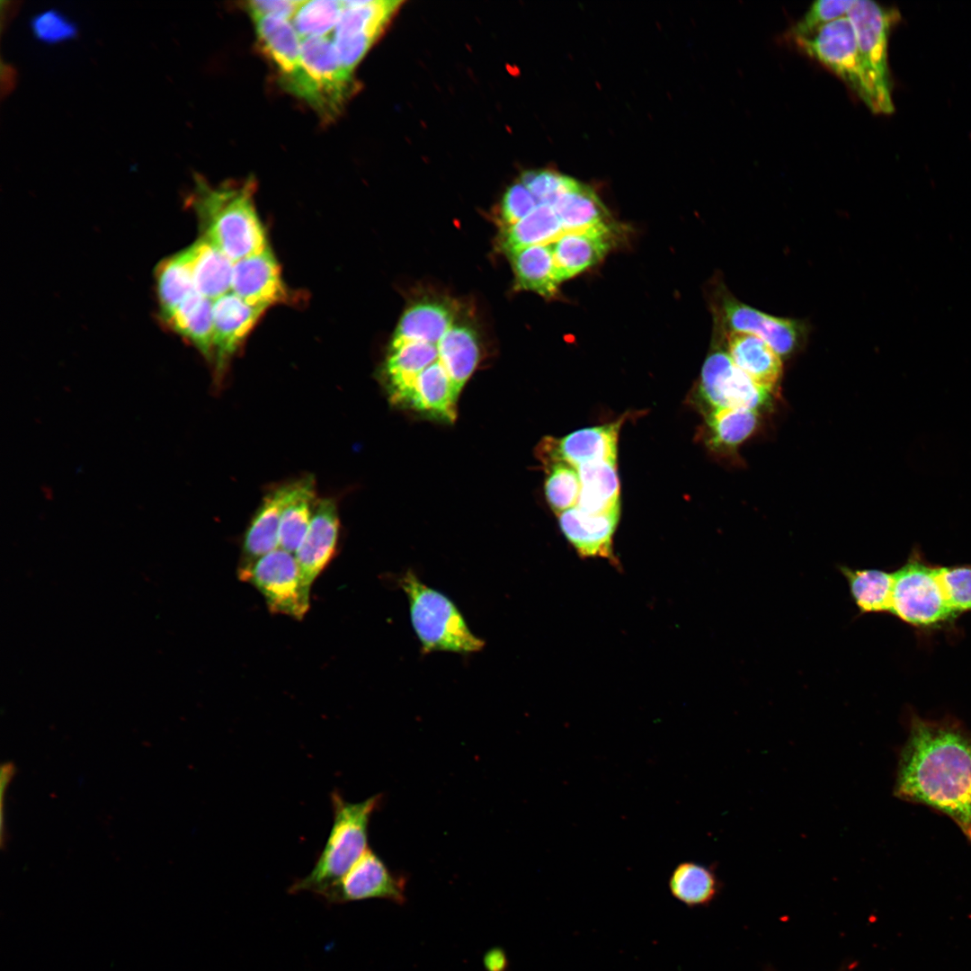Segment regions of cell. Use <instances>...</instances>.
Returning <instances> with one entry per match:
<instances>
[{
    "label": "cell",
    "mask_w": 971,
    "mask_h": 971,
    "mask_svg": "<svg viewBox=\"0 0 971 971\" xmlns=\"http://www.w3.org/2000/svg\"><path fill=\"white\" fill-rule=\"evenodd\" d=\"M894 795L949 816L971 842V731L950 717L912 713Z\"/></svg>",
    "instance_id": "obj_1"
},
{
    "label": "cell",
    "mask_w": 971,
    "mask_h": 971,
    "mask_svg": "<svg viewBox=\"0 0 971 971\" xmlns=\"http://www.w3.org/2000/svg\"><path fill=\"white\" fill-rule=\"evenodd\" d=\"M195 183L191 202L203 238L234 263L268 247L265 229L254 206L251 180L214 187L197 176Z\"/></svg>",
    "instance_id": "obj_2"
},
{
    "label": "cell",
    "mask_w": 971,
    "mask_h": 971,
    "mask_svg": "<svg viewBox=\"0 0 971 971\" xmlns=\"http://www.w3.org/2000/svg\"><path fill=\"white\" fill-rule=\"evenodd\" d=\"M381 799L379 794L350 803L338 791L331 793L333 824L325 844L311 871L296 880L290 893L311 892L322 897L340 881L369 849V823Z\"/></svg>",
    "instance_id": "obj_3"
},
{
    "label": "cell",
    "mask_w": 971,
    "mask_h": 971,
    "mask_svg": "<svg viewBox=\"0 0 971 971\" xmlns=\"http://www.w3.org/2000/svg\"><path fill=\"white\" fill-rule=\"evenodd\" d=\"M397 583L408 599L412 625L423 654L447 651L466 655L484 647V640L472 633L453 601L423 583L414 571H405Z\"/></svg>",
    "instance_id": "obj_4"
},
{
    "label": "cell",
    "mask_w": 971,
    "mask_h": 971,
    "mask_svg": "<svg viewBox=\"0 0 971 971\" xmlns=\"http://www.w3.org/2000/svg\"><path fill=\"white\" fill-rule=\"evenodd\" d=\"M793 41L806 55L839 76L871 112L884 114L847 15L825 24L806 38Z\"/></svg>",
    "instance_id": "obj_5"
},
{
    "label": "cell",
    "mask_w": 971,
    "mask_h": 971,
    "mask_svg": "<svg viewBox=\"0 0 971 971\" xmlns=\"http://www.w3.org/2000/svg\"><path fill=\"white\" fill-rule=\"evenodd\" d=\"M890 613L922 629L941 628L958 617L944 597L936 566L930 565L916 548L894 572Z\"/></svg>",
    "instance_id": "obj_6"
},
{
    "label": "cell",
    "mask_w": 971,
    "mask_h": 971,
    "mask_svg": "<svg viewBox=\"0 0 971 971\" xmlns=\"http://www.w3.org/2000/svg\"><path fill=\"white\" fill-rule=\"evenodd\" d=\"M856 36L860 57L877 91L884 114L894 112L887 47L899 13L870 0H855L847 13Z\"/></svg>",
    "instance_id": "obj_7"
},
{
    "label": "cell",
    "mask_w": 971,
    "mask_h": 971,
    "mask_svg": "<svg viewBox=\"0 0 971 971\" xmlns=\"http://www.w3.org/2000/svg\"><path fill=\"white\" fill-rule=\"evenodd\" d=\"M238 578L253 584L273 613L301 619L309 609L310 587L304 582L293 554L277 548L262 557Z\"/></svg>",
    "instance_id": "obj_8"
},
{
    "label": "cell",
    "mask_w": 971,
    "mask_h": 971,
    "mask_svg": "<svg viewBox=\"0 0 971 971\" xmlns=\"http://www.w3.org/2000/svg\"><path fill=\"white\" fill-rule=\"evenodd\" d=\"M258 42L286 90L306 102L318 113L320 103L305 69L301 39L289 20L252 15Z\"/></svg>",
    "instance_id": "obj_9"
},
{
    "label": "cell",
    "mask_w": 971,
    "mask_h": 971,
    "mask_svg": "<svg viewBox=\"0 0 971 971\" xmlns=\"http://www.w3.org/2000/svg\"><path fill=\"white\" fill-rule=\"evenodd\" d=\"M698 392L709 411L741 408L759 412L769 405L773 396L738 369L722 349L713 351L706 358Z\"/></svg>",
    "instance_id": "obj_10"
},
{
    "label": "cell",
    "mask_w": 971,
    "mask_h": 971,
    "mask_svg": "<svg viewBox=\"0 0 971 971\" xmlns=\"http://www.w3.org/2000/svg\"><path fill=\"white\" fill-rule=\"evenodd\" d=\"M406 880L391 872L384 861L368 849L348 872L323 896L329 904L379 898L402 904Z\"/></svg>",
    "instance_id": "obj_11"
},
{
    "label": "cell",
    "mask_w": 971,
    "mask_h": 971,
    "mask_svg": "<svg viewBox=\"0 0 971 971\" xmlns=\"http://www.w3.org/2000/svg\"><path fill=\"white\" fill-rule=\"evenodd\" d=\"M305 69L317 94L324 117L337 115L352 86V76L343 67L329 37L301 39Z\"/></svg>",
    "instance_id": "obj_12"
},
{
    "label": "cell",
    "mask_w": 971,
    "mask_h": 971,
    "mask_svg": "<svg viewBox=\"0 0 971 971\" xmlns=\"http://www.w3.org/2000/svg\"><path fill=\"white\" fill-rule=\"evenodd\" d=\"M621 424L622 420H619L577 430L560 439L547 437L539 445V457L546 468L559 462L578 468L589 462L616 460Z\"/></svg>",
    "instance_id": "obj_13"
},
{
    "label": "cell",
    "mask_w": 971,
    "mask_h": 971,
    "mask_svg": "<svg viewBox=\"0 0 971 971\" xmlns=\"http://www.w3.org/2000/svg\"><path fill=\"white\" fill-rule=\"evenodd\" d=\"M723 320L730 332L754 334L765 341L780 357L790 356L799 347L805 327L798 321L778 317L752 307L732 296L723 299Z\"/></svg>",
    "instance_id": "obj_14"
},
{
    "label": "cell",
    "mask_w": 971,
    "mask_h": 971,
    "mask_svg": "<svg viewBox=\"0 0 971 971\" xmlns=\"http://www.w3.org/2000/svg\"><path fill=\"white\" fill-rule=\"evenodd\" d=\"M231 292L263 309L287 300L281 268L269 246L234 263Z\"/></svg>",
    "instance_id": "obj_15"
},
{
    "label": "cell",
    "mask_w": 971,
    "mask_h": 971,
    "mask_svg": "<svg viewBox=\"0 0 971 971\" xmlns=\"http://www.w3.org/2000/svg\"><path fill=\"white\" fill-rule=\"evenodd\" d=\"M339 528L336 502L333 498L318 500L307 534L294 554L307 586L311 587L334 556Z\"/></svg>",
    "instance_id": "obj_16"
},
{
    "label": "cell",
    "mask_w": 971,
    "mask_h": 971,
    "mask_svg": "<svg viewBox=\"0 0 971 971\" xmlns=\"http://www.w3.org/2000/svg\"><path fill=\"white\" fill-rule=\"evenodd\" d=\"M557 517L563 534L581 557L604 558L617 563L613 552V535L619 519V509L589 513L575 506Z\"/></svg>",
    "instance_id": "obj_17"
},
{
    "label": "cell",
    "mask_w": 971,
    "mask_h": 971,
    "mask_svg": "<svg viewBox=\"0 0 971 971\" xmlns=\"http://www.w3.org/2000/svg\"><path fill=\"white\" fill-rule=\"evenodd\" d=\"M265 309L251 306L233 292L213 301V356L221 370Z\"/></svg>",
    "instance_id": "obj_18"
},
{
    "label": "cell",
    "mask_w": 971,
    "mask_h": 971,
    "mask_svg": "<svg viewBox=\"0 0 971 971\" xmlns=\"http://www.w3.org/2000/svg\"><path fill=\"white\" fill-rule=\"evenodd\" d=\"M612 244L610 223L565 232L552 243L560 283L600 263Z\"/></svg>",
    "instance_id": "obj_19"
},
{
    "label": "cell",
    "mask_w": 971,
    "mask_h": 971,
    "mask_svg": "<svg viewBox=\"0 0 971 971\" xmlns=\"http://www.w3.org/2000/svg\"><path fill=\"white\" fill-rule=\"evenodd\" d=\"M727 353L735 365L756 384L776 395L783 374L781 357L760 337L730 332Z\"/></svg>",
    "instance_id": "obj_20"
},
{
    "label": "cell",
    "mask_w": 971,
    "mask_h": 971,
    "mask_svg": "<svg viewBox=\"0 0 971 971\" xmlns=\"http://www.w3.org/2000/svg\"><path fill=\"white\" fill-rule=\"evenodd\" d=\"M288 487V484L281 485L263 497L246 529L237 571L248 568L262 557L279 548L280 522Z\"/></svg>",
    "instance_id": "obj_21"
},
{
    "label": "cell",
    "mask_w": 971,
    "mask_h": 971,
    "mask_svg": "<svg viewBox=\"0 0 971 971\" xmlns=\"http://www.w3.org/2000/svg\"><path fill=\"white\" fill-rule=\"evenodd\" d=\"M288 486L280 522L279 548L295 554L307 534L318 500L312 477L307 476Z\"/></svg>",
    "instance_id": "obj_22"
},
{
    "label": "cell",
    "mask_w": 971,
    "mask_h": 971,
    "mask_svg": "<svg viewBox=\"0 0 971 971\" xmlns=\"http://www.w3.org/2000/svg\"><path fill=\"white\" fill-rule=\"evenodd\" d=\"M439 360L437 345L409 342L390 348L385 366L390 401L400 405L416 377Z\"/></svg>",
    "instance_id": "obj_23"
},
{
    "label": "cell",
    "mask_w": 971,
    "mask_h": 971,
    "mask_svg": "<svg viewBox=\"0 0 971 971\" xmlns=\"http://www.w3.org/2000/svg\"><path fill=\"white\" fill-rule=\"evenodd\" d=\"M453 311L446 304L424 301L412 305L401 316L390 348L409 342L437 345L453 325Z\"/></svg>",
    "instance_id": "obj_24"
},
{
    "label": "cell",
    "mask_w": 971,
    "mask_h": 971,
    "mask_svg": "<svg viewBox=\"0 0 971 971\" xmlns=\"http://www.w3.org/2000/svg\"><path fill=\"white\" fill-rule=\"evenodd\" d=\"M518 289L534 291L546 298L558 292L552 244L525 247L508 254Z\"/></svg>",
    "instance_id": "obj_25"
},
{
    "label": "cell",
    "mask_w": 971,
    "mask_h": 971,
    "mask_svg": "<svg viewBox=\"0 0 971 971\" xmlns=\"http://www.w3.org/2000/svg\"><path fill=\"white\" fill-rule=\"evenodd\" d=\"M616 467V460H602L576 468L581 482L577 508L589 513L619 509V482Z\"/></svg>",
    "instance_id": "obj_26"
},
{
    "label": "cell",
    "mask_w": 971,
    "mask_h": 971,
    "mask_svg": "<svg viewBox=\"0 0 971 971\" xmlns=\"http://www.w3.org/2000/svg\"><path fill=\"white\" fill-rule=\"evenodd\" d=\"M189 248L195 290L212 301L230 292L234 262L203 237Z\"/></svg>",
    "instance_id": "obj_27"
},
{
    "label": "cell",
    "mask_w": 971,
    "mask_h": 971,
    "mask_svg": "<svg viewBox=\"0 0 971 971\" xmlns=\"http://www.w3.org/2000/svg\"><path fill=\"white\" fill-rule=\"evenodd\" d=\"M212 307L211 299L195 290L164 320L209 359L213 357Z\"/></svg>",
    "instance_id": "obj_28"
},
{
    "label": "cell",
    "mask_w": 971,
    "mask_h": 971,
    "mask_svg": "<svg viewBox=\"0 0 971 971\" xmlns=\"http://www.w3.org/2000/svg\"><path fill=\"white\" fill-rule=\"evenodd\" d=\"M845 578L850 595L860 614L891 611L894 572L876 568L838 566Z\"/></svg>",
    "instance_id": "obj_29"
},
{
    "label": "cell",
    "mask_w": 971,
    "mask_h": 971,
    "mask_svg": "<svg viewBox=\"0 0 971 971\" xmlns=\"http://www.w3.org/2000/svg\"><path fill=\"white\" fill-rule=\"evenodd\" d=\"M439 361L460 394L480 358L477 337L466 325H452L437 344Z\"/></svg>",
    "instance_id": "obj_30"
},
{
    "label": "cell",
    "mask_w": 971,
    "mask_h": 971,
    "mask_svg": "<svg viewBox=\"0 0 971 971\" xmlns=\"http://www.w3.org/2000/svg\"><path fill=\"white\" fill-rule=\"evenodd\" d=\"M668 886L676 900L695 908L709 905L718 896L722 884L711 866L683 861L672 871Z\"/></svg>",
    "instance_id": "obj_31"
},
{
    "label": "cell",
    "mask_w": 971,
    "mask_h": 971,
    "mask_svg": "<svg viewBox=\"0 0 971 971\" xmlns=\"http://www.w3.org/2000/svg\"><path fill=\"white\" fill-rule=\"evenodd\" d=\"M760 423L759 412L741 408H718L706 416L708 445L714 450L734 452L750 438Z\"/></svg>",
    "instance_id": "obj_32"
},
{
    "label": "cell",
    "mask_w": 971,
    "mask_h": 971,
    "mask_svg": "<svg viewBox=\"0 0 971 971\" xmlns=\"http://www.w3.org/2000/svg\"><path fill=\"white\" fill-rule=\"evenodd\" d=\"M552 209L565 232L609 223V213L596 192L578 181L557 200Z\"/></svg>",
    "instance_id": "obj_33"
},
{
    "label": "cell",
    "mask_w": 971,
    "mask_h": 971,
    "mask_svg": "<svg viewBox=\"0 0 971 971\" xmlns=\"http://www.w3.org/2000/svg\"><path fill=\"white\" fill-rule=\"evenodd\" d=\"M156 281L160 316L165 320L196 290L190 248L161 261L156 269Z\"/></svg>",
    "instance_id": "obj_34"
},
{
    "label": "cell",
    "mask_w": 971,
    "mask_h": 971,
    "mask_svg": "<svg viewBox=\"0 0 971 971\" xmlns=\"http://www.w3.org/2000/svg\"><path fill=\"white\" fill-rule=\"evenodd\" d=\"M565 233L552 207L539 204L527 217L507 227L502 246L509 254L514 251L539 245H550Z\"/></svg>",
    "instance_id": "obj_35"
},
{
    "label": "cell",
    "mask_w": 971,
    "mask_h": 971,
    "mask_svg": "<svg viewBox=\"0 0 971 971\" xmlns=\"http://www.w3.org/2000/svg\"><path fill=\"white\" fill-rule=\"evenodd\" d=\"M343 11L334 37L368 35L377 38L400 1H342Z\"/></svg>",
    "instance_id": "obj_36"
},
{
    "label": "cell",
    "mask_w": 971,
    "mask_h": 971,
    "mask_svg": "<svg viewBox=\"0 0 971 971\" xmlns=\"http://www.w3.org/2000/svg\"><path fill=\"white\" fill-rule=\"evenodd\" d=\"M342 11V1L303 0L292 18V24L300 39L327 37L334 31Z\"/></svg>",
    "instance_id": "obj_37"
},
{
    "label": "cell",
    "mask_w": 971,
    "mask_h": 971,
    "mask_svg": "<svg viewBox=\"0 0 971 971\" xmlns=\"http://www.w3.org/2000/svg\"><path fill=\"white\" fill-rule=\"evenodd\" d=\"M545 482L547 501L557 515L575 507L581 492L577 468L559 462L547 468Z\"/></svg>",
    "instance_id": "obj_38"
},
{
    "label": "cell",
    "mask_w": 971,
    "mask_h": 971,
    "mask_svg": "<svg viewBox=\"0 0 971 971\" xmlns=\"http://www.w3.org/2000/svg\"><path fill=\"white\" fill-rule=\"evenodd\" d=\"M936 574L952 611H971V565L936 566Z\"/></svg>",
    "instance_id": "obj_39"
},
{
    "label": "cell",
    "mask_w": 971,
    "mask_h": 971,
    "mask_svg": "<svg viewBox=\"0 0 971 971\" xmlns=\"http://www.w3.org/2000/svg\"><path fill=\"white\" fill-rule=\"evenodd\" d=\"M854 2L855 0H818L812 3L789 30V38L793 40L806 38L825 24L846 16Z\"/></svg>",
    "instance_id": "obj_40"
},
{
    "label": "cell",
    "mask_w": 971,
    "mask_h": 971,
    "mask_svg": "<svg viewBox=\"0 0 971 971\" xmlns=\"http://www.w3.org/2000/svg\"><path fill=\"white\" fill-rule=\"evenodd\" d=\"M520 182L530 191L539 204L552 207L577 180L551 170H530L521 175Z\"/></svg>",
    "instance_id": "obj_41"
},
{
    "label": "cell",
    "mask_w": 971,
    "mask_h": 971,
    "mask_svg": "<svg viewBox=\"0 0 971 971\" xmlns=\"http://www.w3.org/2000/svg\"><path fill=\"white\" fill-rule=\"evenodd\" d=\"M31 28L39 40L49 44L71 40L77 34L76 24L56 9H49L33 16Z\"/></svg>",
    "instance_id": "obj_42"
},
{
    "label": "cell",
    "mask_w": 971,
    "mask_h": 971,
    "mask_svg": "<svg viewBox=\"0 0 971 971\" xmlns=\"http://www.w3.org/2000/svg\"><path fill=\"white\" fill-rule=\"evenodd\" d=\"M539 205L530 191L521 182L511 185L503 194L501 216L507 227L527 217Z\"/></svg>",
    "instance_id": "obj_43"
},
{
    "label": "cell",
    "mask_w": 971,
    "mask_h": 971,
    "mask_svg": "<svg viewBox=\"0 0 971 971\" xmlns=\"http://www.w3.org/2000/svg\"><path fill=\"white\" fill-rule=\"evenodd\" d=\"M303 0H256L245 3V9L252 15L271 16L288 20L293 18Z\"/></svg>",
    "instance_id": "obj_44"
},
{
    "label": "cell",
    "mask_w": 971,
    "mask_h": 971,
    "mask_svg": "<svg viewBox=\"0 0 971 971\" xmlns=\"http://www.w3.org/2000/svg\"><path fill=\"white\" fill-rule=\"evenodd\" d=\"M486 971H508L509 960L505 951L498 947L488 949L483 958Z\"/></svg>",
    "instance_id": "obj_45"
}]
</instances>
